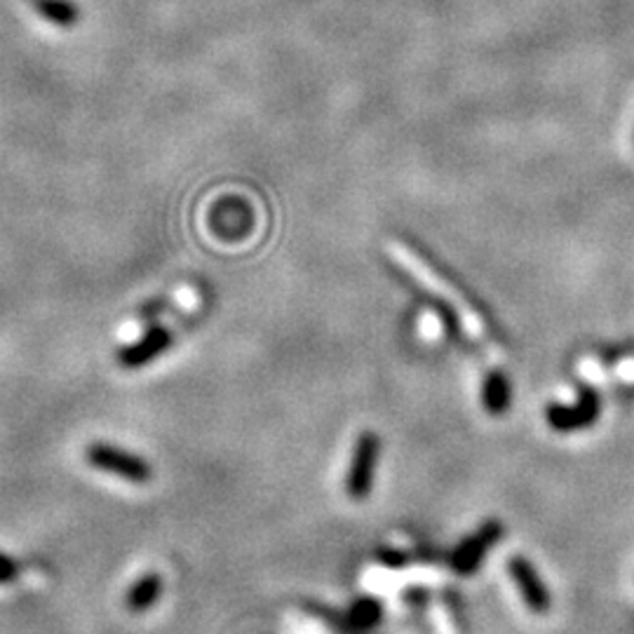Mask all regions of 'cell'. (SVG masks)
Segmentation results:
<instances>
[{
    "instance_id": "1",
    "label": "cell",
    "mask_w": 634,
    "mask_h": 634,
    "mask_svg": "<svg viewBox=\"0 0 634 634\" xmlns=\"http://www.w3.org/2000/svg\"><path fill=\"white\" fill-rule=\"evenodd\" d=\"M386 249H388L390 259H393L397 266H400L402 271L409 275L411 280L418 282V285L426 289V292L437 296V299H440L442 303H447V306L454 310L456 317H458V322H461V327L465 329V334H468L472 341L480 343V346L487 348V350L491 348L489 329L484 327L482 317L475 313V308H472L470 303L463 299L461 292H458L456 287H451L440 273L433 271V268H430L428 263L414 252V249H409L407 245H402V242L390 240L388 245H386Z\"/></svg>"
},
{
    "instance_id": "2",
    "label": "cell",
    "mask_w": 634,
    "mask_h": 634,
    "mask_svg": "<svg viewBox=\"0 0 634 634\" xmlns=\"http://www.w3.org/2000/svg\"><path fill=\"white\" fill-rule=\"evenodd\" d=\"M85 461L101 472L123 477L132 484H148L153 477L151 463L144 456L132 454V451L113 447L109 442H94L85 449Z\"/></svg>"
},
{
    "instance_id": "3",
    "label": "cell",
    "mask_w": 634,
    "mask_h": 634,
    "mask_svg": "<svg viewBox=\"0 0 634 634\" xmlns=\"http://www.w3.org/2000/svg\"><path fill=\"white\" fill-rule=\"evenodd\" d=\"M379 451L381 442L374 433H364L357 440L353 449V458H350V468H348V494L353 501H362V498L369 496L374 484V472L376 465H379Z\"/></svg>"
},
{
    "instance_id": "4",
    "label": "cell",
    "mask_w": 634,
    "mask_h": 634,
    "mask_svg": "<svg viewBox=\"0 0 634 634\" xmlns=\"http://www.w3.org/2000/svg\"><path fill=\"white\" fill-rule=\"evenodd\" d=\"M174 336H177L174 334V327H167V325H153L151 329H146L139 341L127 343V346L120 348L118 353L120 367L123 369L146 367V364L158 360V357L172 346Z\"/></svg>"
},
{
    "instance_id": "5",
    "label": "cell",
    "mask_w": 634,
    "mask_h": 634,
    "mask_svg": "<svg viewBox=\"0 0 634 634\" xmlns=\"http://www.w3.org/2000/svg\"><path fill=\"white\" fill-rule=\"evenodd\" d=\"M508 569H510V576H512V580H515L519 595H522L526 606H529V609L534 613H548L550 592H548V588H545L541 576H538L534 564H531L529 559L517 555V557L510 559Z\"/></svg>"
},
{
    "instance_id": "6",
    "label": "cell",
    "mask_w": 634,
    "mask_h": 634,
    "mask_svg": "<svg viewBox=\"0 0 634 634\" xmlns=\"http://www.w3.org/2000/svg\"><path fill=\"white\" fill-rule=\"evenodd\" d=\"M498 538H501V526H498L496 522H489L484 524L477 534H472L470 538H465V541L458 545L454 557H451V564H454V569L458 573H472L480 566V562L484 559V555H487V550H491L496 545Z\"/></svg>"
},
{
    "instance_id": "7",
    "label": "cell",
    "mask_w": 634,
    "mask_h": 634,
    "mask_svg": "<svg viewBox=\"0 0 634 634\" xmlns=\"http://www.w3.org/2000/svg\"><path fill=\"white\" fill-rule=\"evenodd\" d=\"M599 416V400L592 390H583L578 397L576 407H552L548 411V421L555 430H578L588 428Z\"/></svg>"
},
{
    "instance_id": "8",
    "label": "cell",
    "mask_w": 634,
    "mask_h": 634,
    "mask_svg": "<svg viewBox=\"0 0 634 634\" xmlns=\"http://www.w3.org/2000/svg\"><path fill=\"white\" fill-rule=\"evenodd\" d=\"M163 597V578L158 573L151 571L146 576H141L137 583L132 585L130 592L125 597V606L127 611L132 613H144L160 602Z\"/></svg>"
},
{
    "instance_id": "9",
    "label": "cell",
    "mask_w": 634,
    "mask_h": 634,
    "mask_svg": "<svg viewBox=\"0 0 634 634\" xmlns=\"http://www.w3.org/2000/svg\"><path fill=\"white\" fill-rule=\"evenodd\" d=\"M31 3L40 17L47 19L50 24L64 26V29L78 24L80 19V8L71 0H31Z\"/></svg>"
},
{
    "instance_id": "10",
    "label": "cell",
    "mask_w": 634,
    "mask_h": 634,
    "mask_svg": "<svg viewBox=\"0 0 634 634\" xmlns=\"http://www.w3.org/2000/svg\"><path fill=\"white\" fill-rule=\"evenodd\" d=\"M482 402L489 414H503L510 402V388L501 374L487 376L482 386Z\"/></svg>"
},
{
    "instance_id": "11",
    "label": "cell",
    "mask_w": 634,
    "mask_h": 634,
    "mask_svg": "<svg viewBox=\"0 0 634 634\" xmlns=\"http://www.w3.org/2000/svg\"><path fill=\"white\" fill-rule=\"evenodd\" d=\"M170 296H158V299H153V301H148V303H144V306L139 308V320H144V322H151V320H155V317L158 315H163L165 310H167V306H170Z\"/></svg>"
},
{
    "instance_id": "12",
    "label": "cell",
    "mask_w": 634,
    "mask_h": 634,
    "mask_svg": "<svg viewBox=\"0 0 634 634\" xmlns=\"http://www.w3.org/2000/svg\"><path fill=\"white\" fill-rule=\"evenodd\" d=\"M19 573H22V569H19V564L15 562V559L5 555V552H0V585L15 583V580L19 578Z\"/></svg>"
}]
</instances>
